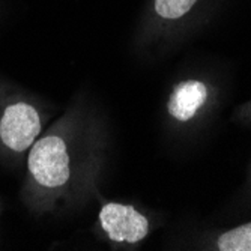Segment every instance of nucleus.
<instances>
[{"mask_svg":"<svg viewBox=\"0 0 251 251\" xmlns=\"http://www.w3.org/2000/svg\"><path fill=\"white\" fill-rule=\"evenodd\" d=\"M41 122L36 110L25 102L9 105L0 122V139L12 151H26L39 134Z\"/></svg>","mask_w":251,"mask_h":251,"instance_id":"2","label":"nucleus"},{"mask_svg":"<svg viewBox=\"0 0 251 251\" xmlns=\"http://www.w3.org/2000/svg\"><path fill=\"white\" fill-rule=\"evenodd\" d=\"M197 0H155L156 14L167 20H175L185 15Z\"/></svg>","mask_w":251,"mask_h":251,"instance_id":"6","label":"nucleus"},{"mask_svg":"<svg viewBox=\"0 0 251 251\" xmlns=\"http://www.w3.org/2000/svg\"><path fill=\"white\" fill-rule=\"evenodd\" d=\"M100 220L110 239L116 242L135 244L145 239L149 230L145 215L139 214L132 206L119 203H107L100 212Z\"/></svg>","mask_w":251,"mask_h":251,"instance_id":"3","label":"nucleus"},{"mask_svg":"<svg viewBox=\"0 0 251 251\" xmlns=\"http://www.w3.org/2000/svg\"><path fill=\"white\" fill-rule=\"evenodd\" d=\"M217 247L221 251H251V223L223 233Z\"/></svg>","mask_w":251,"mask_h":251,"instance_id":"5","label":"nucleus"},{"mask_svg":"<svg viewBox=\"0 0 251 251\" xmlns=\"http://www.w3.org/2000/svg\"><path fill=\"white\" fill-rule=\"evenodd\" d=\"M208 90L200 81H184L175 87V92L169 100V113L180 122L190 121L199 107L206 101Z\"/></svg>","mask_w":251,"mask_h":251,"instance_id":"4","label":"nucleus"},{"mask_svg":"<svg viewBox=\"0 0 251 251\" xmlns=\"http://www.w3.org/2000/svg\"><path fill=\"white\" fill-rule=\"evenodd\" d=\"M29 170L38 184L60 187L70 177V158L59 137H45L36 142L29 155Z\"/></svg>","mask_w":251,"mask_h":251,"instance_id":"1","label":"nucleus"}]
</instances>
